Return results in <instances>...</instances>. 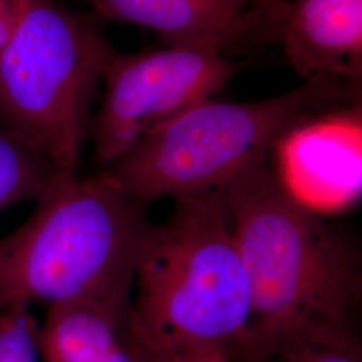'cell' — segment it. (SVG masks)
<instances>
[{
	"mask_svg": "<svg viewBox=\"0 0 362 362\" xmlns=\"http://www.w3.org/2000/svg\"><path fill=\"white\" fill-rule=\"evenodd\" d=\"M219 194L251 290L248 334L235 358L308 344L361 348L356 243L286 191L270 157Z\"/></svg>",
	"mask_w": 362,
	"mask_h": 362,
	"instance_id": "obj_1",
	"label": "cell"
},
{
	"mask_svg": "<svg viewBox=\"0 0 362 362\" xmlns=\"http://www.w3.org/2000/svg\"><path fill=\"white\" fill-rule=\"evenodd\" d=\"M30 218L0 238V311L78 299L133 297L153 233L141 202L101 173H66Z\"/></svg>",
	"mask_w": 362,
	"mask_h": 362,
	"instance_id": "obj_2",
	"label": "cell"
},
{
	"mask_svg": "<svg viewBox=\"0 0 362 362\" xmlns=\"http://www.w3.org/2000/svg\"><path fill=\"white\" fill-rule=\"evenodd\" d=\"M358 105L361 86L338 78L305 81L260 101L209 98L146 133L101 175L144 204L219 192L298 125Z\"/></svg>",
	"mask_w": 362,
	"mask_h": 362,
	"instance_id": "obj_3",
	"label": "cell"
},
{
	"mask_svg": "<svg viewBox=\"0 0 362 362\" xmlns=\"http://www.w3.org/2000/svg\"><path fill=\"white\" fill-rule=\"evenodd\" d=\"M140 259L132 299L153 354L219 349L233 360L246 342L251 290L219 192L175 200Z\"/></svg>",
	"mask_w": 362,
	"mask_h": 362,
	"instance_id": "obj_4",
	"label": "cell"
},
{
	"mask_svg": "<svg viewBox=\"0 0 362 362\" xmlns=\"http://www.w3.org/2000/svg\"><path fill=\"white\" fill-rule=\"evenodd\" d=\"M115 50L86 19L55 0H18L0 50L1 122L76 172L97 86Z\"/></svg>",
	"mask_w": 362,
	"mask_h": 362,
	"instance_id": "obj_5",
	"label": "cell"
},
{
	"mask_svg": "<svg viewBox=\"0 0 362 362\" xmlns=\"http://www.w3.org/2000/svg\"><path fill=\"white\" fill-rule=\"evenodd\" d=\"M240 65L218 52L168 47L115 52L103 74L105 90L91 122L95 160L105 167L151 130L218 94Z\"/></svg>",
	"mask_w": 362,
	"mask_h": 362,
	"instance_id": "obj_6",
	"label": "cell"
},
{
	"mask_svg": "<svg viewBox=\"0 0 362 362\" xmlns=\"http://www.w3.org/2000/svg\"><path fill=\"white\" fill-rule=\"evenodd\" d=\"M274 172L305 207H344L361 189V105L311 118L272 149Z\"/></svg>",
	"mask_w": 362,
	"mask_h": 362,
	"instance_id": "obj_7",
	"label": "cell"
},
{
	"mask_svg": "<svg viewBox=\"0 0 362 362\" xmlns=\"http://www.w3.org/2000/svg\"><path fill=\"white\" fill-rule=\"evenodd\" d=\"M104 18L152 30L168 47L227 57L276 42V30L243 0H86Z\"/></svg>",
	"mask_w": 362,
	"mask_h": 362,
	"instance_id": "obj_8",
	"label": "cell"
},
{
	"mask_svg": "<svg viewBox=\"0 0 362 362\" xmlns=\"http://www.w3.org/2000/svg\"><path fill=\"white\" fill-rule=\"evenodd\" d=\"M133 297L78 299L47 308L38 327L42 362H155Z\"/></svg>",
	"mask_w": 362,
	"mask_h": 362,
	"instance_id": "obj_9",
	"label": "cell"
},
{
	"mask_svg": "<svg viewBox=\"0 0 362 362\" xmlns=\"http://www.w3.org/2000/svg\"><path fill=\"white\" fill-rule=\"evenodd\" d=\"M290 66L305 81L362 83V0H287L275 23Z\"/></svg>",
	"mask_w": 362,
	"mask_h": 362,
	"instance_id": "obj_10",
	"label": "cell"
},
{
	"mask_svg": "<svg viewBox=\"0 0 362 362\" xmlns=\"http://www.w3.org/2000/svg\"><path fill=\"white\" fill-rule=\"evenodd\" d=\"M66 173L38 146L0 121V211L38 203Z\"/></svg>",
	"mask_w": 362,
	"mask_h": 362,
	"instance_id": "obj_11",
	"label": "cell"
},
{
	"mask_svg": "<svg viewBox=\"0 0 362 362\" xmlns=\"http://www.w3.org/2000/svg\"><path fill=\"white\" fill-rule=\"evenodd\" d=\"M38 327L31 308L13 306L0 311V362H42Z\"/></svg>",
	"mask_w": 362,
	"mask_h": 362,
	"instance_id": "obj_12",
	"label": "cell"
},
{
	"mask_svg": "<svg viewBox=\"0 0 362 362\" xmlns=\"http://www.w3.org/2000/svg\"><path fill=\"white\" fill-rule=\"evenodd\" d=\"M231 362H362L361 348L329 345H296L258 356L238 357Z\"/></svg>",
	"mask_w": 362,
	"mask_h": 362,
	"instance_id": "obj_13",
	"label": "cell"
},
{
	"mask_svg": "<svg viewBox=\"0 0 362 362\" xmlns=\"http://www.w3.org/2000/svg\"><path fill=\"white\" fill-rule=\"evenodd\" d=\"M155 362H231V358L223 350L189 349L158 353Z\"/></svg>",
	"mask_w": 362,
	"mask_h": 362,
	"instance_id": "obj_14",
	"label": "cell"
},
{
	"mask_svg": "<svg viewBox=\"0 0 362 362\" xmlns=\"http://www.w3.org/2000/svg\"><path fill=\"white\" fill-rule=\"evenodd\" d=\"M18 16V0H0V50L13 34Z\"/></svg>",
	"mask_w": 362,
	"mask_h": 362,
	"instance_id": "obj_15",
	"label": "cell"
},
{
	"mask_svg": "<svg viewBox=\"0 0 362 362\" xmlns=\"http://www.w3.org/2000/svg\"><path fill=\"white\" fill-rule=\"evenodd\" d=\"M243 1L250 8L263 13L275 26L287 0H243Z\"/></svg>",
	"mask_w": 362,
	"mask_h": 362,
	"instance_id": "obj_16",
	"label": "cell"
}]
</instances>
